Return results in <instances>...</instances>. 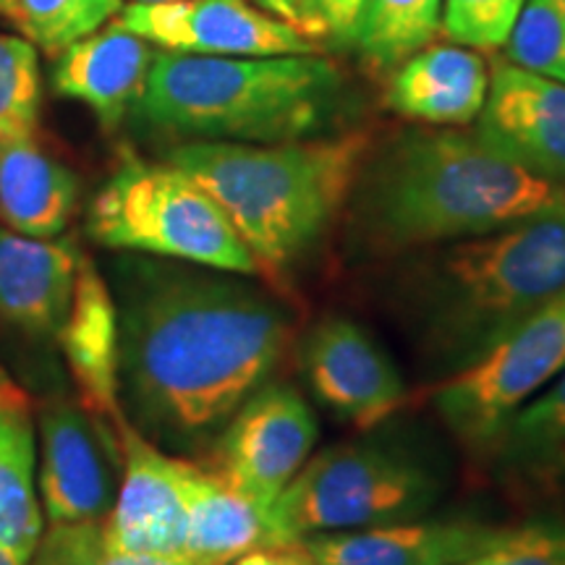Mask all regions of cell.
<instances>
[{"label": "cell", "instance_id": "cell-1", "mask_svg": "<svg viewBox=\"0 0 565 565\" xmlns=\"http://www.w3.org/2000/svg\"><path fill=\"white\" fill-rule=\"evenodd\" d=\"M110 291L118 395L131 427L158 448L215 443L294 338L278 296L238 273L131 252L113 263Z\"/></svg>", "mask_w": 565, "mask_h": 565}, {"label": "cell", "instance_id": "cell-2", "mask_svg": "<svg viewBox=\"0 0 565 565\" xmlns=\"http://www.w3.org/2000/svg\"><path fill=\"white\" fill-rule=\"evenodd\" d=\"M351 242L372 257L484 236L563 202V183L503 158L477 134L408 129L366 154L353 183Z\"/></svg>", "mask_w": 565, "mask_h": 565}, {"label": "cell", "instance_id": "cell-3", "mask_svg": "<svg viewBox=\"0 0 565 565\" xmlns=\"http://www.w3.org/2000/svg\"><path fill=\"white\" fill-rule=\"evenodd\" d=\"M565 291V202L484 236L414 252L391 301L429 372L477 364Z\"/></svg>", "mask_w": 565, "mask_h": 565}, {"label": "cell", "instance_id": "cell-4", "mask_svg": "<svg viewBox=\"0 0 565 565\" xmlns=\"http://www.w3.org/2000/svg\"><path fill=\"white\" fill-rule=\"evenodd\" d=\"M366 154L370 134L353 129L280 145L189 139L168 152V162L217 202L259 275L278 278L338 221Z\"/></svg>", "mask_w": 565, "mask_h": 565}, {"label": "cell", "instance_id": "cell-5", "mask_svg": "<svg viewBox=\"0 0 565 565\" xmlns=\"http://www.w3.org/2000/svg\"><path fill=\"white\" fill-rule=\"evenodd\" d=\"M139 121L189 139L280 141L335 134L349 110L341 68L317 53H154L134 103Z\"/></svg>", "mask_w": 565, "mask_h": 565}, {"label": "cell", "instance_id": "cell-6", "mask_svg": "<svg viewBox=\"0 0 565 565\" xmlns=\"http://www.w3.org/2000/svg\"><path fill=\"white\" fill-rule=\"evenodd\" d=\"M445 490L440 469L412 445L362 437L299 469L267 511L273 545L422 519Z\"/></svg>", "mask_w": 565, "mask_h": 565}, {"label": "cell", "instance_id": "cell-7", "mask_svg": "<svg viewBox=\"0 0 565 565\" xmlns=\"http://www.w3.org/2000/svg\"><path fill=\"white\" fill-rule=\"evenodd\" d=\"M87 228L108 249L259 275L252 252L217 202L171 162L124 154L92 200Z\"/></svg>", "mask_w": 565, "mask_h": 565}, {"label": "cell", "instance_id": "cell-8", "mask_svg": "<svg viewBox=\"0 0 565 565\" xmlns=\"http://www.w3.org/2000/svg\"><path fill=\"white\" fill-rule=\"evenodd\" d=\"M565 370V291L477 364L445 377L433 406L463 448L487 456L505 422Z\"/></svg>", "mask_w": 565, "mask_h": 565}, {"label": "cell", "instance_id": "cell-9", "mask_svg": "<svg viewBox=\"0 0 565 565\" xmlns=\"http://www.w3.org/2000/svg\"><path fill=\"white\" fill-rule=\"evenodd\" d=\"M317 443V419L299 391L265 383L215 440V471L270 511Z\"/></svg>", "mask_w": 565, "mask_h": 565}, {"label": "cell", "instance_id": "cell-10", "mask_svg": "<svg viewBox=\"0 0 565 565\" xmlns=\"http://www.w3.org/2000/svg\"><path fill=\"white\" fill-rule=\"evenodd\" d=\"M113 24L171 53L294 55L320 51L317 42L249 0H134L118 11Z\"/></svg>", "mask_w": 565, "mask_h": 565}, {"label": "cell", "instance_id": "cell-11", "mask_svg": "<svg viewBox=\"0 0 565 565\" xmlns=\"http://www.w3.org/2000/svg\"><path fill=\"white\" fill-rule=\"evenodd\" d=\"M301 372L317 404L359 429L391 419L406 404L393 359L349 317L328 315L301 341Z\"/></svg>", "mask_w": 565, "mask_h": 565}, {"label": "cell", "instance_id": "cell-12", "mask_svg": "<svg viewBox=\"0 0 565 565\" xmlns=\"http://www.w3.org/2000/svg\"><path fill=\"white\" fill-rule=\"evenodd\" d=\"M42 503L51 524L103 521L116 503L118 433L74 401H53L40 416Z\"/></svg>", "mask_w": 565, "mask_h": 565}, {"label": "cell", "instance_id": "cell-13", "mask_svg": "<svg viewBox=\"0 0 565 565\" xmlns=\"http://www.w3.org/2000/svg\"><path fill=\"white\" fill-rule=\"evenodd\" d=\"M124 482L103 519L110 547L145 555H183L186 490L194 463L147 440L129 419L118 424ZM186 557V555H183Z\"/></svg>", "mask_w": 565, "mask_h": 565}, {"label": "cell", "instance_id": "cell-14", "mask_svg": "<svg viewBox=\"0 0 565 565\" xmlns=\"http://www.w3.org/2000/svg\"><path fill=\"white\" fill-rule=\"evenodd\" d=\"M477 137L542 179L565 181V84L494 63Z\"/></svg>", "mask_w": 565, "mask_h": 565}, {"label": "cell", "instance_id": "cell-15", "mask_svg": "<svg viewBox=\"0 0 565 565\" xmlns=\"http://www.w3.org/2000/svg\"><path fill=\"white\" fill-rule=\"evenodd\" d=\"M508 526L477 519H412L301 540L315 565H463L503 540Z\"/></svg>", "mask_w": 565, "mask_h": 565}, {"label": "cell", "instance_id": "cell-16", "mask_svg": "<svg viewBox=\"0 0 565 565\" xmlns=\"http://www.w3.org/2000/svg\"><path fill=\"white\" fill-rule=\"evenodd\" d=\"M82 257L74 238L0 228V320L42 341L58 338Z\"/></svg>", "mask_w": 565, "mask_h": 565}, {"label": "cell", "instance_id": "cell-17", "mask_svg": "<svg viewBox=\"0 0 565 565\" xmlns=\"http://www.w3.org/2000/svg\"><path fill=\"white\" fill-rule=\"evenodd\" d=\"M58 341L79 387V404L118 433V424L126 419L118 395V312L108 280L89 257H82L76 270Z\"/></svg>", "mask_w": 565, "mask_h": 565}, {"label": "cell", "instance_id": "cell-18", "mask_svg": "<svg viewBox=\"0 0 565 565\" xmlns=\"http://www.w3.org/2000/svg\"><path fill=\"white\" fill-rule=\"evenodd\" d=\"M494 477L524 503L565 494V370L515 412L487 450Z\"/></svg>", "mask_w": 565, "mask_h": 565}, {"label": "cell", "instance_id": "cell-19", "mask_svg": "<svg viewBox=\"0 0 565 565\" xmlns=\"http://www.w3.org/2000/svg\"><path fill=\"white\" fill-rule=\"evenodd\" d=\"M152 61L150 42L110 24L61 53L53 68V89L89 105L105 129H116L139 100Z\"/></svg>", "mask_w": 565, "mask_h": 565}, {"label": "cell", "instance_id": "cell-20", "mask_svg": "<svg viewBox=\"0 0 565 565\" xmlns=\"http://www.w3.org/2000/svg\"><path fill=\"white\" fill-rule=\"evenodd\" d=\"M487 89L482 55L463 45H427L393 71L387 105L416 124L466 126L482 113Z\"/></svg>", "mask_w": 565, "mask_h": 565}, {"label": "cell", "instance_id": "cell-21", "mask_svg": "<svg viewBox=\"0 0 565 565\" xmlns=\"http://www.w3.org/2000/svg\"><path fill=\"white\" fill-rule=\"evenodd\" d=\"M79 202V181L45 150L38 134L0 139V221L34 238L66 231Z\"/></svg>", "mask_w": 565, "mask_h": 565}, {"label": "cell", "instance_id": "cell-22", "mask_svg": "<svg viewBox=\"0 0 565 565\" xmlns=\"http://www.w3.org/2000/svg\"><path fill=\"white\" fill-rule=\"evenodd\" d=\"M267 508L238 492L221 471L194 463L186 490V547L200 565H231L257 547H270Z\"/></svg>", "mask_w": 565, "mask_h": 565}, {"label": "cell", "instance_id": "cell-23", "mask_svg": "<svg viewBox=\"0 0 565 565\" xmlns=\"http://www.w3.org/2000/svg\"><path fill=\"white\" fill-rule=\"evenodd\" d=\"M42 536L30 406L0 408V545L30 565Z\"/></svg>", "mask_w": 565, "mask_h": 565}, {"label": "cell", "instance_id": "cell-24", "mask_svg": "<svg viewBox=\"0 0 565 565\" xmlns=\"http://www.w3.org/2000/svg\"><path fill=\"white\" fill-rule=\"evenodd\" d=\"M440 21L443 0H366L353 47L374 71H395L437 38Z\"/></svg>", "mask_w": 565, "mask_h": 565}, {"label": "cell", "instance_id": "cell-25", "mask_svg": "<svg viewBox=\"0 0 565 565\" xmlns=\"http://www.w3.org/2000/svg\"><path fill=\"white\" fill-rule=\"evenodd\" d=\"M124 9V0H13L9 19L32 45L58 55L97 32Z\"/></svg>", "mask_w": 565, "mask_h": 565}, {"label": "cell", "instance_id": "cell-26", "mask_svg": "<svg viewBox=\"0 0 565 565\" xmlns=\"http://www.w3.org/2000/svg\"><path fill=\"white\" fill-rule=\"evenodd\" d=\"M505 61L513 66L565 84V3L526 0L505 42Z\"/></svg>", "mask_w": 565, "mask_h": 565}, {"label": "cell", "instance_id": "cell-27", "mask_svg": "<svg viewBox=\"0 0 565 565\" xmlns=\"http://www.w3.org/2000/svg\"><path fill=\"white\" fill-rule=\"evenodd\" d=\"M40 63L30 40L0 34V139L38 134Z\"/></svg>", "mask_w": 565, "mask_h": 565}, {"label": "cell", "instance_id": "cell-28", "mask_svg": "<svg viewBox=\"0 0 565 565\" xmlns=\"http://www.w3.org/2000/svg\"><path fill=\"white\" fill-rule=\"evenodd\" d=\"M32 565H200L183 555L126 553L108 545L103 521L82 524H53L40 536Z\"/></svg>", "mask_w": 565, "mask_h": 565}, {"label": "cell", "instance_id": "cell-29", "mask_svg": "<svg viewBox=\"0 0 565 565\" xmlns=\"http://www.w3.org/2000/svg\"><path fill=\"white\" fill-rule=\"evenodd\" d=\"M526 0H443L440 30L456 45L498 51L511 38Z\"/></svg>", "mask_w": 565, "mask_h": 565}, {"label": "cell", "instance_id": "cell-30", "mask_svg": "<svg viewBox=\"0 0 565 565\" xmlns=\"http://www.w3.org/2000/svg\"><path fill=\"white\" fill-rule=\"evenodd\" d=\"M463 565H565V521L534 519L508 526L503 540Z\"/></svg>", "mask_w": 565, "mask_h": 565}, {"label": "cell", "instance_id": "cell-31", "mask_svg": "<svg viewBox=\"0 0 565 565\" xmlns=\"http://www.w3.org/2000/svg\"><path fill=\"white\" fill-rule=\"evenodd\" d=\"M312 6L322 24L324 40L343 47V51L353 47L366 0H312Z\"/></svg>", "mask_w": 565, "mask_h": 565}, {"label": "cell", "instance_id": "cell-32", "mask_svg": "<svg viewBox=\"0 0 565 565\" xmlns=\"http://www.w3.org/2000/svg\"><path fill=\"white\" fill-rule=\"evenodd\" d=\"M257 6L270 13V17L280 19L282 24L294 26L296 32H301L303 38L317 42V45L324 42L322 24L320 19H317L312 0H257Z\"/></svg>", "mask_w": 565, "mask_h": 565}, {"label": "cell", "instance_id": "cell-33", "mask_svg": "<svg viewBox=\"0 0 565 565\" xmlns=\"http://www.w3.org/2000/svg\"><path fill=\"white\" fill-rule=\"evenodd\" d=\"M231 565H315L301 545H270L236 557Z\"/></svg>", "mask_w": 565, "mask_h": 565}, {"label": "cell", "instance_id": "cell-34", "mask_svg": "<svg viewBox=\"0 0 565 565\" xmlns=\"http://www.w3.org/2000/svg\"><path fill=\"white\" fill-rule=\"evenodd\" d=\"M30 406V398L21 387L13 383L11 374L6 372V366L0 364V408H24Z\"/></svg>", "mask_w": 565, "mask_h": 565}, {"label": "cell", "instance_id": "cell-35", "mask_svg": "<svg viewBox=\"0 0 565 565\" xmlns=\"http://www.w3.org/2000/svg\"><path fill=\"white\" fill-rule=\"evenodd\" d=\"M0 565H26V563H21L19 557L13 555L9 547H6V545H0Z\"/></svg>", "mask_w": 565, "mask_h": 565}, {"label": "cell", "instance_id": "cell-36", "mask_svg": "<svg viewBox=\"0 0 565 565\" xmlns=\"http://www.w3.org/2000/svg\"><path fill=\"white\" fill-rule=\"evenodd\" d=\"M11 6H13V0H0V13H3V17H9Z\"/></svg>", "mask_w": 565, "mask_h": 565}, {"label": "cell", "instance_id": "cell-37", "mask_svg": "<svg viewBox=\"0 0 565 565\" xmlns=\"http://www.w3.org/2000/svg\"><path fill=\"white\" fill-rule=\"evenodd\" d=\"M137 3H154V0H137Z\"/></svg>", "mask_w": 565, "mask_h": 565}, {"label": "cell", "instance_id": "cell-38", "mask_svg": "<svg viewBox=\"0 0 565 565\" xmlns=\"http://www.w3.org/2000/svg\"><path fill=\"white\" fill-rule=\"evenodd\" d=\"M563 202H565V186H563Z\"/></svg>", "mask_w": 565, "mask_h": 565}, {"label": "cell", "instance_id": "cell-39", "mask_svg": "<svg viewBox=\"0 0 565 565\" xmlns=\"http://www.w3.org/2000/svg\"><path fill=\"white\" fill-rule=\"evenodd\" d=\"M563 3H565V0H563Z\"/></svg>", "mask_w": 565, "mask_h": 565}]
</instances>
